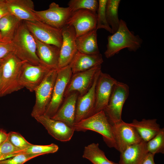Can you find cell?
I'll return each instance as SVG.
<instances>
[{"instance_id":"cell-8","label":"cell","mask_w":164,"mask_h":164,"mask_svg":"<svg viewBox=\"0 0 164 164\" xmlns=\"http://www.w3.org/2000/svg\"><path fill=\"white\" fill-rule=\"evenodd\" d=\"M22 21L35 39L60 48L62 41V29L55 28L39 20Z\"/></svg>"},{"instance_id":"cell-18","label":"cell","mask_w":164,"mask_h":164,"mask_svg":"<svg viewBox=\"0 0 164 164\" xmlns=\"http://www.w3.org/2000/svg\"><path fill=\"white\" fill-rule=\"evenodd\" d=\"M78 96L77 92H73L66 96L57 111L51 118L63 122L73 128L75 124L76 103Z\"/></svg>"},{"instance_id":"cell-1","label":"cell","mask_w":164,"mask_h":164,"mask_svg":"<svg viewBox=\"0 0 164 164\" xmlns=\"http://www.w3.org/2000/svg\"><path fill=\"white\" fill-rule=\"evenodd\" d=\"M142 42L139 36L130 31L126 22L121 19L117 31L108 37L107 49L104 54L108 58L125 48L130 51L135 52L141 47Z\"/></svg>"},{"instance_id":"cell-32","label":"cell","mask_w":164,"mask_h":164,"mask_svg":"<svg viewBox=\"0 0 164 164\" xmlns=\"http://www.w3.org/2000/svg\"><path fill=\"white\" fill-rule=\"evenodd\" d=\"M8 139L14 147L20 150L25 149L32 145L21 134L15 132L11 131L8 133Z\"/></svg>"},{"instance_id":"cell-26","label":"cell","mask_w":164,"mask_h":164,"mask_svg":"<svg viewBox=\"0 0 164 164\" xmlns=\"http://www.w3.org/2000/svg\"><path fill=\"white\" fill-rule=\"evenodd\" d=\"M83 157L93 164H119L109 160L98 143H92L85 147Z\"/></svg>"},{"instance_id":"cell-9","label":"cell","mask_w":164,"mask_h":164,"mask_svg":"<svg viewBox=\"0 0 164 164\" xmlns=\"http://www.w3.org/2000/svg\"><path fill=\"white\" fill-rule=\"evenodd\" d=\"M33 12L39 20L61 29L67 25L72 13L69 7H61L54 2L50 3L46 10L40 11L34 10Z\"/></svg>"},{"instance_id":"cell-34","label":"cell","mask_w":164,"mask_h":164,"mask_svg":"<svg viewBox=\"0 0 164 164\" xmlns=\"http://www.w3.org/2000/svg\"><path fill=\"white\" fill-rule=\"evenodd\" d=\"M7 140L0 146V161L11 157L15 152L19 151Z\"/></svg>"},{"instance_id":"cell-6","label":"cell","mask_w":164,"mask_h":164,"mask_svg":"<svg viewBox=\"0 0 164 164\" xmlns=\"http://www.w3.org/2000/svg\"><path fill=\"white\" fill-rule=\"evenodd\" d=\"M57 69L51 70L35 90L36 101L31 115L35 117L44 115L51 101Z\"/></svg>"},{"instance_id":"cell-28","label":"cell","mask_w":164,"mask_h":164,"mask_svg":"<svg viewBox=\"0 0 164 164\" xmlns=\"http://www.w3.org/2000/svg\"><path fill=\"white\" fill-rule=\"evenodd\" d=\"M58 146L54 143L46 145L32 144L25 149L15 152L12 157L21 153L35 154L41 155L46 154L55 153L58 150Z\"/></svg>"},{"instance_id":"cell-42","label":"cell","mask_w":164,"mask_h":164,"mask_svg":"<svg viewBox=\"0 0 164 164\" xmlns=\"http://www.w3.org/2000/svg\"><path fill=\"white\" fill-rule=\"evenodd\" d=\"M2 0H0V2Z\"/></svg>"},{"instance_id":"cell-19","label":"cell","mask_w":164,"mask_h":164,"mask_svg":"<svg viewBox=\"0 0 164 164\" xmlns=\"http://www.w3.org/2000/svg\"><path fill=\"white\" fill-rule=\"evenodd\" d=\"M35 39L37 54L41 64L51 69H57L60 48Z\"/></svg>"},{"instance_id":"cell-24","label":"cell","mask_w":164,"mask_h":164,"mask_svg":"<svg viewBox=\"0 0 164 164\" xmlns=\"http://www.w3.org/2000/svg\"><path fill=\"white\" fill-rule=\"evenodd\" d=\"M97 30L90 31L76 38L77 51L89 55L100 53L97 39Z\"/></svg>"},{"instance_id":"cell-13","label":"cell","mask_w":164,"mask_h":164,"mask_svg":"<svg viewBox=\"0 0 164 164\" xmlns=\"http://www.w3.org/2000/svg\"><path fill=\"white\" fill-rule=\"evenodd\" d=\"M101 69L97 72L93 83L88 91L82 96H78L76 106L75 124L94 114L95 88Z\"/></svg>"},{"instance_id":"cell-33","label":"cell","mask_w":164,"mask_h":164,"mask_svg":"<svg viewBox=\"0 0 164 164\" xmlns=\"http://www.w3.org/2000/svg\"><path fill=\"white\" fill-rule=\"evenodd\" d=\"M39 156L38 155L21 153L0 161V164H24L30 159Z\"/></svg>"},{"instance_id":"cell-16","label":"cell","mask_w":164,"mask_h":164,"mask_svg":"<svg viewBox=\"0 0 164 164\" xmlns=\"http://www.w3.org/2000/svg\"><path fill=\"white\" fill-rule=\"evenodd\" d=\"M101 68V66H100L72 74L66 88L64 97L73 92H77L79 96L85 94L91 86L97 72Z\"/></svg>"},{"instance_id":"cell-2","label":"cell","mask_w":164,"mask_h":164,"mask_svg":"<svg viewBox=\"0 0 164 164\" xmlns=\"http://www.w3.org/2000/svg\"><path fill=\"white\" fill-rule=\"evenodd\" d=\"M14 54L19 59L31 64H41L36 53L34 38L22 21L12 40Z\"/></svg>"},{"instance_id":"cell-5","label":"cell","mask_w":164,"mask_h":164,"mask_svg":"<svg viewBox=\"0 0 164 164\" xmlns=\"http://www.w3.org/2000/svg\"><path fill=\"white\" fill-rule=\"evenodd\" d=\"M129 94V87L128 85L117 81L113 86L108 104L103 110L111 125L122 120L123 107Z\"/></svg>"},{"instance_id":"cell-12","label":"cell","mask_w":164,"mask_h":164,"mask_svg":"<svg viewBox=\"0 0 164 164\" xmlns=\"http://www.w3.org/2000/svg\"><path fill=\"white\" fill-rule=\"evenodd\" d=\"M62 41L60 48L58 69L69 65L77 52L76 34L73 26L66 25L62 29Z\"/></svg>"},{"instance_id":"cell-14","label":"cell","mask_w":164,"mask_h":164,"mask_svg":"<svg viewBox=\"0 0 164 164\" xmlns=\"http://www.w3.org/2000/svg\"><path fill=\"white\" fill-rule=\"evenodd\" d=\"M97 13L82 9L73 12L67 25L72 26L76 32V37L96 29Z\"/></svg>"},{"instance_id":"cell-4","label":"cell","mask_w":164,"mask_h":164,"mask_svg":"<svg viewBox=\"0 0 164 164\" xmlns=\"http://www.w3.org/2000/svg\"><path fill=\"white\" fill-rule=\"evenodd\" d=\"M73 128L75 131L91 130L96 132L102 136L104 141L108 147L117 149L112 125L109 123L103 110L75 123Z\"/></svg>"},{"instance_id":"cell-11","label":"cell","mask_w":164,"mask_h":164,"mask_svg":"<svg viewBox=\"0 0 164 164\" xmlns=\"http://www.w3.org/2000/svg\"><path fill=\"white\" fill-rule=\"evenodd\" d=\"M112 131L117 149L120 153L127 147L142 140L135 128L123 120L112 125Z\"/></svg>"},{"instance_id":"cell-38","label":"cell","mask_w":164,"mask_h":164,"mask_svg":"<svg viewBox=\"0 0 164 164\" xmlns=\"http://www.w3.org/2000/svg\"><path fill=\"white\" fill-rule=\"evenodd\" d=\"M8 137V133L0 129V146L7 140Z\"/></svg>"},{"instance_id":"cell-29","label":"cell","mask_w":164,"mask_h":164,"mask_svg":"<svg viewBox=\"0 0 164 164\" xmlns=\"http://www.w3.org/2000/svg\"><path fill=\"white\" fill-rule=\"evenodd\" d=\"M149 153L153 155L164 153V128H161L159 132L152 138L146 142Z\"/></svg>"},{"instance_id":"cell-15","label":"cell","mask_w":164,"mask_h":164,"mask_svg":"<svg viewBox=\"0 0 164 164\" xmlns=\"http://www.w3.org/2000/svg\"><path fill=\"white\" fill-rule=\"evenodd\" d=\"M117 81L109 74L101 71L96 86L94 114L104 110L106 107Z\"/></svg>"},{"instance_id":"cell-20","label":"cell","mask_w":164,"mask_h":164,"mask_svg":"<svg viewBox=\"0 0 164 164\" xmlns=\"http://www.w3.org/2000/svg\"><path fill=\"white\" fill-rule=\"evenodd\" d=\"M103 62L102 55H89L78 51L69 64L73 74L101 66Z\"/></svg>"},{"instance_id":"cell-35","label":"cell","mask_w":164,"mask_h":164,"mask_svg":"<svg viewBox=\"0 0 164 164\" xmlns=\"http://www.w3.org/2000/svg\"><path fill=\"white\" fill-rule=\"evenodd\" d=\"M14 47L12 41L5 42L0 41V59L5 58L14 53Z\"/></svg>"},{"instance_id":"cell-30","label":"cell","mask_w":164,"mask_h":164,"mask_svg":"<svg viewBox=\"0 0 164 164\" xmlns=\"http://www.w3.org/2000/svg\"><path fill=\"white\" fill-rule=\"evenodd\" d=\"M68 5L72 12L80 10L85 9L97 13L98 2L97 0H70Z\"/></svg>"},{"instance_id":"cell-23","label":"cell","mask_w":164,"mask_h":164,"mask_svg":"<svg viewBox=\"0 0 164 164\" xmlns=\"http://www.w3.org/2000/svg\"><path fill=\"white\" fill-rule=\"evenodd\" d=\"M129 124L135 128L142 140L145 142L153 138L161 129L155 119H143L141 121L134 119Z\"/></svg>"},{"instance_id":"cell-25","label":"cell","mask_w":164,"mask_h":164,"mask_svg":"<svg viewBox=\"0 0 164 164\" xmlns=\"http://www.w3.org/2000/svg\"><path fill=\"white\" fill-rule=\"evenodd\" d=\"M21 21L10 14L0 19L1 41H12Z\"/></svg>"},{"instance_id":"cell-10","label":"cell","mask_w":164,"mask_h":164,"mask_svg":"<svg viewBox=\"0 0 164 164\" xmlns=\"http://www.w3.org/2000/svg\"><path fill=\"white\" fill-rule=\"evenodd\" d=\"M51 70L41 64L34 65L25 62L20 73L19 83L23 88L34 92Z\"/></svg>"},{"instance_id":"cell-40","label":"cell","mask_w":164,"mask_h":164,"mask_svg":"<svg viewBox=\"0 0 164 164\" xmlns=\"http://www.w3.org/2000/svg\"><path fill=\"white\" fill-rule=\"evenodd\" d=\"M8 57L3 59H0V66L5 61Z\"/></svg>"},{"instance_id":"cell-3","label":"cell","mask_w":164,"mask_h":164,"mask_svg":"<svg viewBox=\"0 0 164 164\" xmlns=\"http://www.w3.org/2000/svg\"><path fill=\"white\" fill-rule=\"evenodd\" d=\"M25 62L19 59L14 53L8 57L3 65L0 82V97L23 88L19 83V78L22 67Z\"/></svg>"},{"instance_id":"cell-17","label":"cell","mask_w":164,"mask_h":164,"mask_svg":"<svg viewBox=\"0 0 164 164\" xmlns=\"http://www.w3.org/2000/svg\"><path fill=\"white\" fill-rule=\"evenodd\" d=\"M34 118L45 127L50 135L60 141L67 142L70 140L75 131L73 128L65 123L44 115Z\"/></svg>"},{"instance_id":"cell-27","label":"cell","mask_w":164,"mask_h":164,"mask_svg":"<svg viewBox=\"0 0 164 164\" xmlns=\"http://www.w3.org/2000/svg\"><path fill=\"white\" fill-rule=\"evenodd\" d=\"M120 0H107L106 6V15L107 22L111 27L112 34L118 30L120 20L118 17V11Z\"/></svg>"},{"instance_id":"cell-21","label":"cell","mask_w":164,"mask_h":164,"mask_svg":"<svg viewBox=\"0 0 164 164\" xmlns=\"http://www.w3.org/2000/svg\"><path fill=\"white\" fill-rule=\"evenodd\" d=\"M10 14L20 20H38L34 14V4L31 0H6Z\"/></svg>"},{"instance_id":"cell-41","label":"cell","mask_w":164,"mask_h":164,"mask_svg":"<svg viewBox=\"0 0 164 164\" xmlns=\"http://www.w3.org/2000/svg\"><path fill=\"white\" fill-rule=\"evenodd\" d=\"M1 33L0 32V41L1 40Z\"/></svg>"},{"instance_id":"cell-36","label":"cell","mask_w":164,"mask_h":164,"mask_svg":"<svg viewBox=\"0 0 164 164\" xmlns=\"http://www.w3.org/2000/svg\"><path fill=\"white\" fill-rule=\"evenodd\" d=\"M10 14L6 0H2L0 2V19Z\"/></svg>"},{"instance_id":"cell-22","label":"cell","mask_w":164,"mask_h":164,"mask_svg":"<svg viewBox=\"0 0 164 164\" xmlns=\"http://www.w3.org/2000/svg\"><path fill=\"white\" fill-rule=\"evenodd\" d=\"M148 153L146 142L142 141L121 152L119 164H141Z\"/></svg>"},{"instance_id":"cell-37","label":"cell","mask_w":164,"mask_h":164,"mask_svg":"<svg viewBox=\"0 0 164 164\" xmlns=\"http://www.w3.org/2000/svg\"><path fill=\"white\" fill-rule=\"evenodd\" d=\"M155 155L148 153L141 164H156L154 161Z\"/></svg>"},{"instance_id":"cell-31","label":"cell","mask_w":164,"mask_h":164,"mask_svg":"<svg viewBox=\"0 0 164 164\" xmlns=\"http://www.w3.org/2000/svg\"><path fill=\"white\" fill-rule=\"evenodd\" d=\"M107 0H98V6L97 11V23L96 29H103L112 33V31L108 24L106 15V6Z\"/></svg>"},{"instance_id":"cell-7","label":"cell","mask_w":164,"mask_h":164,"mask_svg":"<svg viewBox=\"0 0 164 164\" xmlns=\"http://www.w3.org/2000/svg\"><path fill=\"white\" fill-rule=\"evenodd\" d=\"M72 74L69 65L57 69L51 99L44 115L51 118L57 111L63 102L66 88Z\"/></svg>"},{"instance_id":"cell-39","label":"cell","mask_w":164,"mask_h":164,"mask_svg":"<svg viewBox=\"0 0 164 164\" xmlns=\"http://www.w3.org/2000/svg\"><path fill=\"white\" fill-rule=\"evenodd\" d=\"M3 63L0 66V82L2 73Z\"/></svg>"}]
</instances>
